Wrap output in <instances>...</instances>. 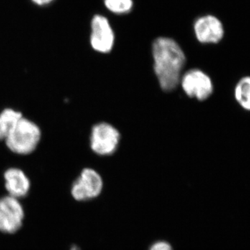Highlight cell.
<instances>
[{
    "label": "cell",
    "instance_id": "cell-13",
    "mask_svg": "<svg viewBox=\"0 0 250 250\" xmlns=\"http://www.w3.org/2000/svg\"><path fill=\"white\" fill-rule=\"evenodd\" d=\"M149 250H173V249L168 242L158 241L154 242L152 246L149 247Z\"/></svg>",
    "mask_w": 250,
    "mask_h": 250
},
{
    "label": "cell",
    "instance_id": "cell-5",
    "mask_svg": "<svg viewBox=\"0 0 250 250\" xmlns=\"http://www.w3.org/2000/svg\"><path fill=\"white\" fill-rule=\"evenodd\" d=\"M24 209L18 199L7 195L0 198V231L14 233L22 227Z\"/></svg>",
    "mask_w": 250,
    "mask_h": 250
},
{
    "label": "cell",
    "instance_id": "cell-10",
    "mask_svg": "<svg viewBox=\"0 0 250 250\" xmlns=\"http://www.w3.org/2000/svg\"><path fill=\"white\" fill-rule=\"evenodd\" d=\"M22 118V113L13 108H6L0 113V141H5Z\"/></svg>",
    "mask_w": 250,
    "mask_h": 250
},
{
    "label": "cell",
    "instance_id": "cell-12",
    "mask_svg": "<svg viewBox=\"0 0 250 250\" xmlns=\"http://www.w3.org/2000/svg\"><path fill=\"white\" fill-rule=\"evenodd\" d=\"M106 7L116 14H127L133 7L132 0H104Z\"/></svg>",
    "mask_w": 250,
    "mask_h": 250
},
{
    "label": "cell",
    "instance_id": "cell-9",
    "mask_svg": "<svg viewBox=\"0 0 250 250\" xmlns=\"http://www.w3.org/2000/svg\"><path fill=\"white\" fill-rule=\"evenodd\" d=\"M5 187L11 196L19 199L25 197L30 189V181L21 169L10 167L4 174Z\"/></svg>",
    "mask_w": 250,
    "mask_h": 250
},
{
    "label": "cell",
    "instance_id": "cell-7",
    "mask_svg": "<svg viewBox=\"0 0 250 250\" xmlns=\"http://www.w3.org/2000/svg\"><path fill=\"white\" fill-rule=\"evenodd\" d=\"M90 44L97 52L108 53L114 44L115 36L109 22L100 15L94 16L91 22Z\"/></svg>",
    "mask_w": 250,
    "mask_h": 250
},
{
    "label": "cell",
    "instance_id": "cell-1",
    "mask_svg": "<svg viewBox=\"0 0 250 250\" xmlns=\"http://www.w3.org/2000/svg\"><path fill=\"white\" fill-rule=\"evenodd\" d=\"M154 69L161 88L170 92L180 83L186 57L173 39L161 37L152 45Z\"/></svg>",
    "mask_w": 250,
    "mask_h": 250
},
{
    "label": "cell",
    "instance_id": "cell-14",
    "mask_svg": "<svg viewBox=\"0 0 250 250\" xmlns=\"http://www.w3.org/2000/svg\"><path fill=\"white\" fill-rule=\"evenodd\" d=\"M34 3L39 5H45L49 4L51 1H53V0H32Z\"/></svg>",
    "mask_w": 250,
    "mask_h": 250
},
{
    "label": "cell",
    "instance_id": "cell-4",
    "mask_svg": "<svg viewBox=\"0 0 250 250\" xmlns=\"http://www.w3.org/2000/svg\"><path fill=\"white\" fill-rule=\"evenodd\" d=\"M103 188V181L100 174L93 169L85 168L72 184L71 194L77 201H88L98 197Z\"/></svg>",
    "mask_w": 250,
    "mask_h": 250
},
{
    "label": "cell",
    "instance_id": "cell-6",
    "mask_svg": "<svg viewBox=\"0 0 250 250\" xmlns=\"http://www.w3.org/2000/svg\"><path fill=\"white\" fill-rule=\"evenodd\" d=\"M180 83L188 96L200 101L207 100L213 93V83L210 77L197 69L186 72L181 78Z\"/></svg>",
    "mask_w": 250,
    "mask_h": 250
},
{
    "label": "cell",
    "instance_id": "cell-15",
    "mask_svg": "<svg viewBox=\"0 0 250 250\" xmlns=\"http://www.w3.org/2000/svg\"><path fill=\"white\" fill-rule=\"evenodd\" d=\"M70 250H80V248H78L77 246H72L71 249Z\"/></svg>",
    "mask_w": 250,
    "mask_h": 250
},
{
    "label": "cell",
    "instance_id": "cell-11",
    "mask_svg": "<svg viewBox=\"0 0 250 250\" xmlns=\"http://www.w3.org/2000/svg\"><path fill=\"white\" fill-rule=\"evenodd\" d=\"M235 98L242 107L250 111V77H243L237 83Z\"/></svg>",
    "mask_w": 250,
    "mask_h": 250
},
{
    "label": "cell",
    "instance_id": "cell-2",
    "mask_svg": "<svg viewBox=\"0 0 250 250\" xmlns=\"http://www.w3.org/2000/svg\"><path fill=\"white\" fill-rule=\"evenodd\" d=\"M41 139L39 126L34 122L22 117L5 142L11 152L20 155H27L35 150Z\"/></svg>",
    "mask_w": 250,
    "mask_h": 250
},
{
    "label": "cell",
    "instance_id": "cell-8",
    "mask_svg": "<svg viewBox=\"0 0 250 250\" xmlns=\"http://www.w3.org/2000/svg\"><path fill=\"white\" fill-rule=\"evenodd\" d=\"M197 40L202 43H217L223 39V24L218 18L212 16L197 19L194 25Z\"/></svg>",
    "mask_w": 250,
    "mask_h": 250
},
{
    "label": "cell",
    "instance_id": "cell-3",
    "mask_svg": "<svg viewBox=\"0 0 250 250\" xmlns=\"http://www.w3.org/2000/svg\"><path fill=\"white\" fill-rule=\"evenodd\" d=\"M121 135L111 125L98 123L93 126L90 135V147L98 155H111L116 150Z\"/></svg>",
    "mask_w": 250,
    "mask_h": 250
}]
</instances>
